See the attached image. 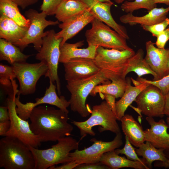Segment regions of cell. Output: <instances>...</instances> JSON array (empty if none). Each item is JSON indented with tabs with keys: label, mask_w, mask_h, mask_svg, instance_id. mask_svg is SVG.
I'll list each match as a JSON object with an SVG mask.
<instances>
[{
	"label": "cell",
	"mask_w": 169,
	"mask_h": 169,
	"mask_svg": "<svg viewBox=\"0 0 169 169\" xmlns=\"http://www.w3.org/2000/svg\"><path fill=\"white\" fill-rule=\"evenodd\" d=\"M69 113L53 107L38 105L31 113L30 128L42 142L57 141L70 136L73 131V126L68 122Z\"/></svg>",
	"instance_id": "1"
},
{
	"label": "cell",
	"mask_w": 169,
	"mask_h": 169,
	"mask_svg": "<svg viewBox=\"0 0 169 169\" xmlns=\"http://www.w3.org/2000/svg\"><path fill=\"white\" fill-rule=\"evenodd\" d=\"M35 161L28 146L18 138L4 136L0 140V167L34 169Z\"/></svg>",
	"instance_id": "2"
},
{
	"label": "cell",
	"mask_w": 169,
	"mask_h": 169,
	"mask_svg": "<svg viewBox=\"0 0 169 169\" xmlns=\"http://www.w3.org/2000/svg\"><path fill=\"white\" fill-rule=\"evenodd\" d=\"M135 53L133 49L119 50L98 46L93 59L107 79H125L128 60Z\"/></svg>",
	"instance_id": "3"
},
{
	"label": "cell",
	"mask_w": 169,
	"mask_h": 169,
	"mask_svg": "<svg viewBox=\"0 0 169 169\" xmlns=\"http://www.w3.org/2000/svg\"><path fill=\"white\" fill-rule=\"evenodd\" d=\"M57 141L51 148L44 150L28 146L34 159V169H49L52 166L73 160L69 154L71 151L78 149L79 141L69 136L61 138Z\"/></svg>",
	"instance_id": "4"
},
{
	"label": "cell",
	"mask_w": 169,
	"mask_h": 169,
	"mask_svg": "<svg viewBox=\"0 0 169 169\" xmlns=\"http://www.w3.org/2000/svg\"><path fill=\"white\" fill-rule=\"evenodd\" d=\"M110 83L100 71L86 78L67 81L66 88L71 94L69 101L71 110L83 117L89 116L91 110L86 104L88 96L96 85Z\"/></svg>",
	"instance_id": "5"
},
{
	"label": "cell",
	"mask_w": 169,
	"mask_h": 169,
	"mask_svg": "<svg viewBox=\"0 0 169 169\" xmlns=\"http://www.w3.org/2000/svg\"><path fill=\"white\" fill-rule=\"evenodd\" d=\"M91 114L89 118L85 121L73 120L71 122L79 130L80 140L88 134L95 136V133L92 128L95 126H100L98 128L100 133L110 131L117 134L121 132L116 115L105 101L93 106Z\"/></svg>",
	"instance_id": "6"
},
{
	"label": "cell",
	"mask_w": 169,
	"mask_h": 169,
	"mask_svg": "<svg viewBox=\"0 0 169 169\" xmlns=\"http://www.w3.org/2000/svg\"><path fill=\"white\" fill-rule=\"evenodd\" d=\"M53 29L45 32L43 38V43L40 50L36 55V59L44 63L48 69L45 77L56 83L57 90L61 95V84L58 73L60 55V46L63 39L57 38Z\"/></svg>",
	"instance_id": "7"
},
{
	"label": "cell",
	"mask_w": 169,
	"mask_h": 169,
	"mask_svg": "<svg viewBox=\"0 0 169 169\" xmlns=\"http://www.w3.org/2000/svg\"><path fill=\"white\" fill-rule=\"evenodd\" d=\"M91 23V28L85 33L88 45L119 50L132 49L128 45L125 38L99 19L95 18Z\"/></svg>",
	"instance_id": "8"
},
{
	"label": "cell",
	"mask_w": 169,
	"mask_h": 169,
	"mask_svg": "<svg viewBox=\"0 0 169 169\" xmlns=\"http://www.w3.org/2000/svg\"><path fill=\"white\" fill-rule=\"evenodd\" d=\"M25 15L30 21V25L24 37L14 45L19 47L22 51L28 45L32 44L35 50L38 52L43 43V38L45 34L44 30L49 26L56 25L60 23L58 20H48L47 15L44 12L38 13L33 9L26 11Z\"/></svg>",
	"instance_id": "9"
},
{
	"label": "cell",
	"mask_w": 169,
	"mask_h": 169,
	"mask_svg": "<svg viewBox=\"0 0 169 169\" xmlns=\"http://www.w3.org/2000/svg\"><path fill=\"white\" fill-rule=\"evenodd\" d=\"M13 67L16 78L19 84L17 95H27L33 94L37 82L42 76H45L48 66L44 63L30 64L26 62L15 63Z\"/></svg>",
	"instance_id": "10"
},
{
	"label": "cell",
	"mask_w": 169,
	"mask_h": 169,
	"mask_svg": "<svg viewBox=\"0 0 169 169\" xmlns=\"http://www.w3.org/2000/svg\"><path fill=\"white\" fill-rule=\"evenodd\" d=\"M16 95H8L7 106L10 121V126L4 136L18 138L27 146L38 148L42 142L32 131L28 120L20 118L17 114L15 99Z\"/></svg>",
	"instance_id": "11"
},
{
	"label": "cell",
	"mask_w": 169,
	"mask_h": 169,
	"mask_svg": "<svg viewBox=\"0 0 169 169\" xmlns=\"http://www.w3.org/2000/svg\"><path fill=\"white\" fill-rule=\"evenodd\" d=\"M90 141L93 143L90 147L80 150L78 149L69 153L73 160L79 165L100 162L104 153L118 148L123 144L121 132L116 134L114 139L110 141H104L95 138Z\"/></svg>",
	"instance_id": "12"
},
{
	"label": "cell",
	"mask_w": 169,
	"mask_h": 169,
	"mask_svg": "<svg viewBox=\"0 0 169 169\" xmlns=\"http://www.w3.org/2000/svg\"><path fill=\"white\" fill-rule=\"evenodd\" d=\"M56 86L49 80V85L47 88L44 95L35 99V102L22 103L20 100V95L16 96L15 100L16 104V110L18 116L21 119L27 120L29 119L31 113L36 106L43 104H48L56 106L59 109L69 112L67 108L70 106V103L63 96L59 97L56 92Z\"/></svg>",
	"instance_id": "13"
},
{
	"label": "cell",
	"mask_w": 169,
	"mask_h": 169,
	"mask_svg": "<svg viewBox=\"0 0 169 169\" xmlns=\"http://www.w3.org/2000/svg\"><path fill=\"white\" fill-rule=\"evenodd\" d=\"M135 101L141 113L147 117L162 118L165 115V95L153 85L143 90Z\"/></svg>",
	"instance_id": "14"
},
{
	"label": "cell",
	"mask_w": 169,
	"mask_h": 169,
	"mask_svg": "<svg viewBox=\"0 0 169 169\" xmlns=\"http://www.w3.org/2000/svg\"><path fill=\"white\" fill-rule=\"evenodd\" d=\"M63 64L64 78L67 81L86 78L100 71L93 59L77 58Z\"/></svg>",
	"instance_id": "15"
},
{
	"label": "cell",
	"mask_w": 169,
	"mask_h": 169,
	"mask_svg": "<svg viewBox=\"0 0 169 169\" xmlns=\"http://www.w3.org/2000/svg\"><path fill=\"white\" fill-rule=\"evenodd\" d=\"M87 6L95 18L110 26L126 39L129 36L125 27L117 23L113 18L110 8L114 3H103L96 0H81Z\"/></svg>",
	"instance_id": "16"
},
{
	"label": "cell",
	"mask_w": 169,
	"mask_h": 169,
	"mask_svg": "<svg viewBox=\"0 0 169 169\" xmlns=\"http://www.w3.org/2000/svg\"><path fill=\"white\" fill-rule=\"evenodd\" d=\"M95 18L89 8L84 13L58 24L61 30L56 33L55 35L57 38L63 39L60 47L76 35L86 25L91 23Z\"/></svg>",
	"instance_id": "17"
},
{
	"label": "cell",
	"mask_w": 169,
	"mask_h": 169,
	"mask_svg": "<svg viewBox=\"0 0 169 169\" xmlns=\"http://www.w3.org/2000/svg\"><path fill=\"white\" fill-rule=\"evenodd\" d=\"M151 40L145 44L146 54L144 59L151 69L160 79L168 75L167 65L169 48L159 49Z\"/></svg>",
	"instance_id": "18"
},
{
	"label": "cell",
	"mask_w": 169,
	"mask_h": 169,
	"mask_svg": "<svg viewBox=\"0 0 169 169\" xmlns=\"http://www.w3.org/2000/svg\"><path fill=\"white\" fill-rule=\"evenodd\" d=\"M146 121L150 128L144 130L146 141L149 142L157 149L164 150L169 148V126L163 119L156 121L153 117H147Z\"/></svg>",
	"instance_id": "19"
},
{
	"label": "cell",
	"mask_w": 169,
	"mask_h": 169,
	"mask_svg": "<svg viewBox=\"0 0 169 169\" xmlns=\"http://www.w3.org/2000/svg\"><path fill=\"white\" fill-rule=\"evenodd\" d=\"M169 12V5L166 8H155L141 16H135L132 13H128L120 16L119 19L121 22L131 26L137 24L149 26L164 21Z\"/></svg>",
	"instance_id": "20"
},
{
	"label": "cell",
	"mask_w": 169,
	"mask_h": 169,
	"mask_svg": "<svg viewBox=\"0 0 169 169\" xmlns=\"http://www.w3.org/2000/svg\"><path fill=\"white\" fill-rule=\"evenodd\" d=\"M84 41H80L74 44L65 42L60 47L59 63H64L77 58H87L94 59L98 46L88 45L86 48L81 49Z\"/></svg>",
	"instance_id": "21"
},
{
	"label": "cell",
	"mask_w": 169,
	"mask_h": 169,
	"mask_svg": "<svg viewBox=\"0 0 169 169\" xmlns=\"http://www.w3.org/2000/svg\"><path fill=\"white\" fill-rule=\"evenodd\" d=\"M28 28L20 26L12 19L0 14V38L14 44L24 37Z\"/></svg>",
	"instance_id": "22"
},
{
	"label": "cell",
	"mask_w": 169,
	"mask_h": 169,
	"mask_svg": "<svg viewBox=\"0 0 169 169\" xmlns=\"http://www.w3.org/2000/svg\"><path fill=\"white\" fill-rule=\"evenodd\" d=\"M125 79L126 86L125 91L120 99L115 103L116 115L117 120L120 121L125 115L128 107L135 101L139 94L150 84L143 83L138 86H133L131 84V78L128 77Z\"/></svg>",
	"instance_id": "23"
},
{
	"label": "cell",
	"mask_w": 169,
	"mask_h": 169,
	"mask_svg": "<svg viewBox=\"0 0 169 169\" xmlns=\"http://www.w3.org/2000/svg\"><path fill=\"white\" fill-rule=\"evenodd\" d=\"M120 121L122 131L132 145L138 148L146 141L144 130L132 115H125Z\"/></svg>",
	"instance_id": "24"
},
{
	"label": "cell",
	"mask_w": 169,
	"mask_h": 169,
	"mask_svg": "<svg viewBox=\"0 0 169 169\" xmlns=\"http://www.w3.org/2000/svg\"><path fill=\"white\" fill-rule=\"evenodd\" d=\"M119 155L115 150L105 152L100 158V162L108 166L110 169L127 167L135 169H149L147 166L140 162L131 160Z\"/></svg>",
	"instance_id": "25"
},
{
	"label": "cell",
	"mask_w": 169,
	"mask_h": 169,
	"mask_svg": "<svg viewBox=\"0 0 169 169\" xmlns=\"http://www.w3.org/2000/svg\"><path fill=\"white\" fill-rule=\"evenodd\" d=\"M88 9L81 0H63L56 10L55 17L59 21L63 22Z\"/></svg>",
	"instance_id": "26"
},
{
	"label": "cell",
	"mask_w": 169,
	"mask_h": 169,
	"mask_svg": "<svg viewBox=\"0 0 169 169\" xmlns=\"http://www.w3.org/2000/svg\"><path fill=\"white\" fill-rule=\"evenodd\" d=\"M144 52L141 49H139L135 54L128 60L126 71L127 74L129 73L133 72L141 77L146 74H151L153 77V80L159 79L157 74L150 68L144 58Z\"/></svg>",
	"instance_id": "27"
},
{
	"label": "cell",
	"mask_w": 169,
	"mask_h": 169,
	"mask_svg": "<svg viewBox=\"0 0 169 169\" xmlns=\"http://www.w3.org/2000/svg\"><path fill=\"white\" fill-rule=\"evenodd\" d=\"M32 55H26L20 48L5 39H0V60H5L12 65L26 62Z\"/></svg>",
	"instance_id": "28"
},
{
	"label": "cell",
	"mask_w": 169,
	"mask_h": 169,
	"mask_svg": "<svg viewBox=\"0 0 169 169\" xmlns=\"http://www.w3.org/2000/svg\"><path fill=\"white\" fill-rule=\"evenodd\" d=\"M135 150L137 155L142 156L145 160L146 164L149 169L152 168L153 161L163 162L166 160L164 150L155 147L148 141H146Z\"/></svg>",
	"instance_id": "29"
},
{
	"label": "cell",
	"mask_w": 169,
	"mask_h": 169,
	"mask_svg": "<svg viewBox=\"0 0 169 169\" xmlns=\"http://www.w3.org/2000/svg\"><path fill=\"white\" fill-rule=\"evenodd\" d=\"M126 86L125 79L114 80L109 84L96 85L90 95L94 96L97 93L107 94L114 96L116 98H121L124 94Z\"/></svg>",
	"instance_id": "30"
},
{
	"label": "cell",
	"mask_w": 169,
	"mask_h": 169,
	"mask_svg": "<svg viewBox=\"0 0 169 169\" xmlns=\"http://www.w3.org/2000/svg\"><path fill=\"white\" fill-rule=\"evenodd\" d=\"M18 6L10 0H0V13L12 19L21 26L28 28L30 20L20 13Z\"/></svg>",
	"instance_id": "31"
},
{
	"label": "cell",
	"mask_w": 169,
	"mask_h": 169,
	"mask_svg": "<svg viewBox=\"0 0 169 169\" xmlns=\"http://www.w3.org/2000/svg\"><path fill=\"white\" fill-rule=\"evenodd\" d=\"M156 6L153 0H134L125 1L122 3L120 8L127 13H132L134 11L142 8L145 9L149 12L156 8Z\"/></svg>",
	"instance_id": "32"
},
{
	"label": "cell",
	"mask_w": 169,
	"mask_h": 169,
	"mask_svg": "<svg viewBox=\"0 0 169 169\" xmlns=\"http://www.w3.org/2000/svg\"><path fill=\"white\" fill-rule=\"evenodd\" d=\"M16 78L13 67L1 63L0 64V84L8 90L12 87L13 83Z\"/></svg>",
	"instance_id": "33"
},
{
	"label": "cell",
	"mask_w": 169,
	"mask_h": 169,
	"mask_svg": "<svg viewBox=\"0 0 169 169\" xmlns=\"http://www.w3.org/2000/svg\"><path fill=\"white\" fill-rule=\"evenodd\" d=\"M125 143L124 147L121 149H116L115 151L118 154H124L126 158L131 160L138 161L146 166L145 160L140 158L135 151V148L132 146L128 138L125 136Z\"/></svg>",
	"instance_id": "34"
},
{
	"label": "cell",
	"mask_w": 169,
	"mask_h": 169,
	"mask_svg": "<svg viewBox=\"0 0 169 169\" xmlns=\"http://www.w3.org/2000/svg\"><path fill=\"white\" fill-rule=\"evenodd\" d=\"M136 80L140 84L145 83L156 86L164 95H166L169 91V74L156 80H148L141 77H138Z\"/></svg>",
	"instance_id": "35"
},
{
	"label": "cell",
	"mask_w": 169,
	"mask_h": 169,
	"mask_svg": "<svg viewBox=\"0 0 169 169\" xmlns=\"http://www.w3.org/2000/svg\"><path fill=\"white\" fill-rule=\"evenodd\" d=\"M169 25V18H167L164 21L151 25H141L144 30L151 33L153 37H157Z\"/></svg>",
	"instance_id": "36"
},
{
	"label": "cell",
	"mask_w": 169,
	"mask_h": 169,
	"mask_svg": "<svg viewBox=\"0 0 169 169\" xmlns=\"http://www.w3.org/2000/svg\"><path fill=\"white\" fill-rule=\"evenodd\" d=\"M63 0H43L40 10L48 15H55L56 10Z\"/></svg>",
	"instance_id": "37"
},
{
	"label": "cell",
	"mask_w": 169,
	"mask_h": 169,
	"mask_svg": "<svg viewBox=\"0 0 169 169\" xmlns=\"http://www.w3.org/2000/svg\"><path fill=\"white\" fill-rule=\"evenodd\" d=\"M169 40V27L157 37V39L155 44L157 48L164 49L166 43Z\"/></svg>",
	"instance_id": "38"
},
{
	"label": "cell",
	"mask_w": 169,
	"mask_h": 169,
	"mask_svg": "<svg viewBox=\"0 0 169 169\" xmlns=\"http://www.w3.org/2000/svg\"><path fill=\"white\" fill-rule=\"evenodd\" d=\"M76 169H110L107 166L100 162L95 163L81 164L77 166Z\"/></svg>",
	"instance_id": "39"
},
{
	"label": "cell",
	"mask_w": 169,
	"mask_h": 169,
	"mask_svg": "<svg viewBox=\"0 0 169 169\" xmlns=\"http://www.w3.org/2000/svg\"><path fill=\"white\" fill-rule=\"evenodd\" d=\"M100 95L102 99H105L112 111L116 115L115 97L110 94H101Z\"/></svg>",
	"instance_id": "40"
},
{
	"label": "cell",
	"mask_w": 169,
	"mask_h": 169,
	"mask_svg": "<svg viewBox=\"0 0 169 169\" xmlns=\"http://www.w3.org/2000/svg\"><path fill=\"white\" fill-rule=\"evenodd\" d=\"M24 9L36 3L38 0H10Z\"/></svg>",
	"instance_id": "41"
},
{
	"label": "cell",
	"mask_w": 169,
	"mask_h": 169,
	"mask_svg": "<svg viewBox=\"0 0 169 169\" xmlns=\"http://www.w3.org/2000/svg\"><path fill=\"white\" fill-rule=\"evenodd\" d=\"M164 153L166 158L165 161H156L154 163V166L156 167L169 168V148L164 150Z\"/></svg>",
	"instance_id": "42"
},
{
	"label": "cell",
	"mask_w": 169,
	"mask_h": 169,
	"mask_svg": "<svg viewBox=\"0 0 169 169\" xmlns=\"http://www.w3.org/2000/svg\"><path fill=\"white\" fill-rule=\"evenodd\" d=\"M75 161L73 160L69 162L63 164V165L55 166H53L49 167V169H73L75 168L79 165Z\"/></svg>",
	"instance_id": "43"
},
{
	"label": "cell",
	"mask_w": 169,
	"mask_h": 169,
	"mask_svg": "<svg viewBox=\"0 0 169 169\" xmlns=\"http://www.w3.org/2000/svg\"><path fill=\"white\" fill-rule=\"evenodd\" d=\"M10 120L8 106L0 107V122Z\"/></svg>",
	"instance_id": "44"
},
{
	"label": "cell",
	"mask_w": 169,
	"mask_h": 169,
	"mask_svg": "<svg viewBox=\"0 0 169 169\" xmlns=\"http://www.w3.org/2000/svg\"><path fill=\"white\" fill-rule=\"evenodd\" d=\"M10 126V120L0 122V136H4L9 130Z\"/></svg>",
	"instance_id": "45"
},
{
	"label": "cell",
	"mask_w": 169,
	"mask_h": 169,
	"mask_svg": "<svg viewBox=\"0 0 169 169\" xmlns=\"http://www.w3.org/2000/svg\"><path fill=\"white\" fill-rule=\"evenodd\" d=\"M164 113L165 115L169 116V91L165 95V104Z\"/></svg>",
	"instance_id": "46"
},
{
	"label": "cell",
	"mask_w": 169,
	"mask_h": 169,
	"mask_svg": "<svg viewBox=\"0 0 169 169\" xmlns=\"http://www.w3.org/2000/svg\"><path fill=\"white\" fill-rule=\"evenodd\" d=\"M153 1L156 4L163 3L168 6L169 5V0H153Z\"/></svg>",
	"instance_id": "47"
},
{
	"label": "cell",
	"mask_w": 169,
	"mask_h": 169,
	"mask_svg": "<svg viewBox=\"0 0 169 169\" xmlns=\"http://www.w3.org/2000/svg\"><path fill=\"white\" fill-rule=\"evenodd\" d=\"M130 106L134 109L137 113H138L141 117H142V116L141 115L142 113L141 111L138 107H135L131 105H130Z\"/></svg>",
	"instance_id": "48"
},
{
	"label": "cell",
	"mask_w": 169,
	"mask_h": 169,
	"mask_svg": "<svg viewBox=\"0 0 169 169\" xmlns=\"http://www.w3.org/2000/svg\"><path fill=\"white\" fill-rule=\"evenodd\" d=\"M117 4H120L122 3L125 1H133L134 0H113Z\"/></svg>",
	"instance_id": "49"
},
{
	"label": "cell",
	"mask_w": 169,
	"mask_h": 169,
	"mask_svg": "<svg viewBox=\"0 0 169 169\" xmlns=\"http://www.w3.org/2000/svg\"><path fill=\"white\" fill-rule=\"evenodd\" d=\"M98 2L103 3H114L110 0H96Z\"/></svg>",
	"instance_id": "50"
},
{
	"label": "cell",
	"mask_w": 169,
	"mask_h": 169,
	"mask_svg": "<svg viewBox=\"0 0 169 169\" xmlns=\"http://www.w3.org/2000/svg\"><path fill=\"white\" fill-rule=\"evenodd\" d=\"M167 74H169V54L168 59V61L167 65Z\"/></svg>",
	"instance_id": "51"
},
{
	"label": "cell",
	"mask_w": 169,
	"mask_h": 169,
	"mask_svg": "<svg viewBox=\"0 0 169 169\" xmlns=\"http://www.w3.org/2000/svg\"><path fill=\"white\" fill-rule=\"evenodd\" d=\"M166 122L169 126V116H167L166 119Z\"/></svg>",
	"instance_id": "52"
}]
</instances>
